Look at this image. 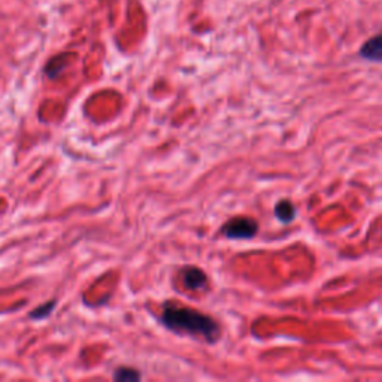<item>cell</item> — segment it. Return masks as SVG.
Wrapping results in <instances>:
<instances>
[{
    "label": "cell",
    "mask_w": 382,
    "mask_h": 382,
    "mask_svg": "<svg viewBox=\"0 0 382 382\" xmlns=\"http://www.w3.org/2000/svg\"><path fill=\"white\" fill-rule=\"evenodd\" d=\"M162 323L174 333L202 339L208 344H215L221 335L218 323L210 315L189 306L175 305V303H166Z\"/></svg>",
    "instance_id": "cell-1"
},
{
    "label": "cell",
    "mask_w": 382,
    "mask_h": 382,
    "mask_svg": "<svg viewBox=\"0 0 382 382\" xmlns=\"http://www.w3.org/2000/svg\"><path fill=\"white\" fill-rule=\"evenodd\" d=\"M258 232V222L249 217H234L221 227V234L227 239H253Z\"/></svg>",
    "instance_id": "cell-2"
},
{
    "label": "cell",
    "mask_w": 382,
    "mask_h": 382,
    "mask_svg": "<svg viewBox=\"0 0 382 382\" xmlns=\"http://www.w3.org/2000/svg\"><path fill=\"white\" fill-rule=\"evenodd\" d=\"M184 287L189 290H202L208 285L206 273L196 266H187L181 270Z\"/></svg>",
    "instance_id": "cell-3"
},
{
    "label": "cell",
    "mask_w": 382,
    "mask_h": 382,
    "mask_svg": "<svg viewBox=\"0 0 382 382\" xmlns=\"http://www.w3.org/2000/svg\"><path fill=\"white\" fill-rule=\"evenodd\" d=\"M359 54L362 59L367 61L382 63V33L367 39V41L362 45Z\"/></svg>",
    "instance_id": "cell-4"
},
{
    "label": "cell",
    "mask_w": 382,
    "mask_h": 382,
    "mask_svg": "<svg viewBox=\"0 0 382 382\" xmlns=\"http://www.w3.org/2000/svg\"><path fill=\"white\" fill-rule=\"evenodd\" d=\"M296 214H297V209L292 201L284 199L275 205V217L278 218L282 224H290L292 221H294Z\"/></svg>",
    "instance_id": "cell-5"
},
{
    "label": "cell",
    "mask_w": 382,
    "mask_h": 382,
    "mask_svg": "<svg viewBox=\"0 0 382 382\" xmlns=\"http://www.w3.org/2000/svg\"><path fill=\"white\" fill-rule=\"evenodd\" d=\"M142 375L139 374V371L133 367H118L115 374H114V379L120 381V382H133V381H141Z\"/></svg>",
    "instance_id": "cell-6"
},
{
    "label": "cell",
    "mask_w": 382,
    "mask_h": 382,
    "mask_svg": "<svg viewBox=\"0 0 382 382\" xmlns=\"http://www.w3.org/2000/svg\"><path fill=\"white\" fill-rule=\"evenodd\" d=\"M56 306V302L52 300L49 303H45V305L42 306H39L36 309H33V312H30V318H36V320H42L45 317H48V315L51 314L52 308Z\"/></svg>",
    "instance_id": "cell-7"
}]
</instances>
